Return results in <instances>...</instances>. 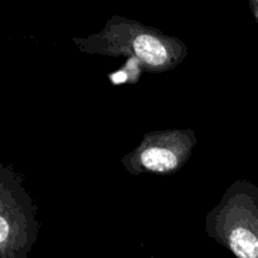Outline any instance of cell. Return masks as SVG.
<instances>
[{"label": "cell", "instance_id": "6da1fadb", "mask_svg": "<svg viewBox=\"0 0 258 258\" xmlns=\"http://www.w3.org/2000/svg\"><path fill=\"white\" fill-rule=\"evenodd\" d=\"M134 50L141 60L150 66H160L168 59L165 47L153 35H139L134 42Z\"/></svg>", "mask_w": 258, "mask_h": 258}, {"label": "cell", "instance_id": "7a4b0ae2", "mask_svg": "<svg viewBox=\"0 0 258 258\" xmlns=\"http://www.w3.org/2000/svg\"><path fill=\"white\" fill-rule=\"evenodd\" d=\"M144 168L151 171H169L178 164V158L169 149L149 148L140 156Z\"/></svg>", "mask_w": 258, "mask_h": 258}, {"label": "cell", "instance_id": "3957f363", "mask_svg": "<svg viewBox=\"0 0 258 258\" xmlns=\"http://www.w3.org/2000/svg\"><path fill=\"white\" fill-rule=\"evenodd\" d=\"M9 232H10V227L8 224V222L5 221V218L3 217L0 219V243H2L3 247H5L7 244L8 238H9Z\"/></svg>", "mask_w": 258, "mask_h": 258}, {"label": "cell", "instance_id": "277c9868", "mask_svg": "<svg viewBox=\"0 0 258 258\" xmlns=\"http://www.w3.org/2000/svg\"><path fill=\"white\" fill-rule=\"evenodd\" d=\"M258 5V4H257ZM257 14H258V9H257Z\"/></svg>", "mask_w": 258, "mask_h": 258}]
</instances>
